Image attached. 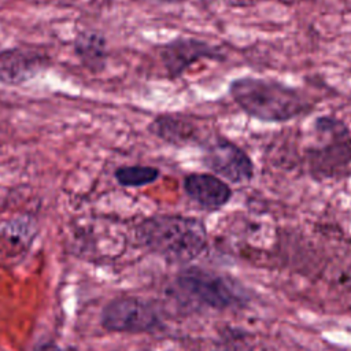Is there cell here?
<instances>
[{"mask_svg":"<svg viewBox=\"0 0 351 351\" xmlns=\"http://www.w3.org/2000/svg\"><path fill=\"white\" fill-rule=\"evenodd\" d=\"M228 7H233V8H244V7H254L262 1H267V0H222Z\"/></svg>","mask_w":351,"mask_h":351,"instance_id":"obj_14","label":"cell"},{"mask_svg":"<svg viewBox=\"0 0 351 351\" xmlns=\"http://www.w3.org/2000/svg\"><path fill=\"white\" fill-rule=\"evenodd\" d=\"M147 130L156 138L177 148L188 145L202 147L211 137L202 119L182 112L158 114L148 123Z\"/></svg>","mask_w":351,"mask_h":351,"instance_id":"obj_8","label":"cell"},{"mask_svg":"<svg viewBox=\"0 0 351 351\" xmlns=\"http://www.w3.org/2000/svg\"><path fill=\"white\" fill-rule=\"evenodd\" d=\"M185 195L204 210L215 211L229 203L233 191L228 182L211 173H189L182 180Z\"/></svg>","mask_w":351,"mask_h":351,"instance_id":"obj_10","label":"cell"},{"mask_svg":"<svg viewBox=\"0 0 351 351\" xmlns=\"http://www.w3.org/2000/svg\"><path fill=\"white\" fill-rule=\"evenodd\" d=\"M202 162L217 177L232 184H247L255 176L251 156L236 143L215 134L202 145Z\"/></svg>","mask_w":351,"mask_h":351,"instance_id":"obj_6","label":"cell"},{"mask_svg":"<svg viewBox=\"0 0 351 351\" xmlns=\"http://www.w3.org/2000/svg\"><path fill=\"white\" fill-rule=\"evenodd\" d=\"M159 58L169 80H178L193 63L210 59H225L222 49L204 40L193 37H176L159 45Z\"/></svg>","mask_w":351,"mask_h":351,"instance_id":"obj_7","label":"cell"},{"mask_svg":"<svg viewBox=\"0 0 351 351\" xmlns=\"http://www.w3.org/2000/svg\"><path fill=\"white\" fill-rule=\"evenodd\" d=\"M228 92L241 111L266 123H284L314 108L300 89L271 78L239 77L229 82Z\"/></svg>","mask_w":351,"mask_h":351,"instance_id":"obj_1","label":"cell"},{"mask_svg":"<svg viewBox=\"0 0 351 351\" xmlns=\"http://www.w3.org/2000/svg\"><path fill=\"white\" fill-rule=\"evenodd\" d=\"M36 351H63V350L55 343H43L36 348Z\"/></svg>","mask_w":351,"mask_h":351,"instance_id":"obj_15","label":"cell"},{"mask_svg":"<svg viewBox=\"0 0 351 351\" xmlns=\"http://www.w3.org/2000/svg\"><path fill=\"white\" fill-rule=\"evenodd\" d=\"M137 240L148 251L173 263H186L202 255L207 247L204 223L195 217L158 214L141 221Z\"/></svg>","mask_w":351,"mask_h":351,"instance_id":"obj_2","label":"cell"},{"mask_svg":"<svg viewBox=\"0 0 351 351\" xmlns=\"http://www.w3.org/2000/svg\"><path fill=\"white\" fill-rule=\"evenodd\" d=\"M49 66V58L30 48H7L0 51V84L21 85Z\"/></svg>","mask_w":351,"mask_h":351,"instance_id":"obj_9","label":"cell"},{"mask_svg":"<svg viewBox=\"0 0 351 351\" xmlns=\"http://www.w3.org/2000/svg\"><path fill=\"white\" fill-rule=\"evenodd\" d=\"M314 143L306 151L307 170L315 180L341 178L351 166V130L339 118L322 115L313 122Z\"/></svg>","mask_w":351,"mask_h":351,"instance_id":"obj_3","label":"cell"},{"mask_svg":"<svg viewBox=\"0 0 351 351\" xmlns=\"http://www.w3.org/2000/svg\"><path fill=\"white\" fill-rule=\"evenodd\" d=\"M156 1L167 3V4H180V3H184V1H186V0H156Z\"/></svg>","mask_w":351,"mask_h":351,"instance_id":"obj_16","label":"cell"},{"mask_svg":"<svg viewBox=\"0 0 351 351\" xmlns=\"http://www.w3.org/2000/svg\"><path fill=\"white\" fill-rule=\"evenodd\" d=\"M32 229L25 223H12L0 233V266H12L23 259L32 241Z\"/></svg>","mask_w":351,"mask_h":351,"instance_id":"obj_12","label":"cell"},{"mask_svg":"<svg viewBox=\"0 0 351 351\" xmlns=\"http://www.w3.org/2000/svg\"><path fill=\"white\" fill-rule=\"evenodd\" d=\"M176 287L184 296L210 308L225 310L245 303V293L234 281L200 267L178 273Z\"/></svg>","mask_w":351,"mask_h":351,"instance_id":"obj_4","label":"cell"},{"mask_svg":"<svg viewBox=\"0 0 351 351\" xmlns=\"http://www.w3.org/2000/svg\"><path fill=\"white\" fill-rule=\"evenodd\" d=\"M101 325L111 332L145 333L162 326L158 308L137 296H119L110 300L101 311Z\"/></svg>","mask_w":351,"mask_h":351,"instance_id":"obj_5","label":"cell"},{"mask_svg":"<svg viewBox=\"0 0 351 351\" xmlns=\"http://www.w3.org/2000/svg\"><path fill=\"white\" fill-rule=\"evenodd\" d=\"M117 182L126 188H140L154 184L160 177V170L155 166L129 165L117 167L114 171Z\"/></svg>","mask_w":351,"mask_h":351,"instance_id":"obj_13","label":"cell"},{"mask_svg":"<svg viewBox=\"0 0 351 351\" xmlns=\"http://www.w3.org/2000/svg\"><path fill=\"white\" fill-rule=\"evenodd\" d=\"M74 52L81 64L90 73H101L108 59L107 40L96 30L81 32L74 41Z\"/></svg>","mask_w":351,"mask_h":351,"instance_id":"obj_11","label":"cell"}]
</instances>
